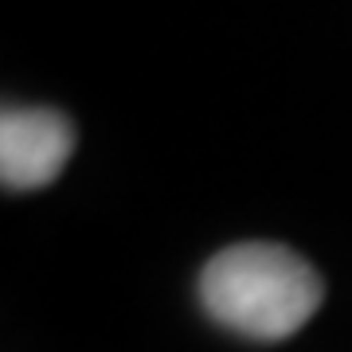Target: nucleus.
<instances>
[{
	"label": "nucleus",
	"instance_id": "2",
	"mask_svg": "<svg viewBox=\"0 0 352 352\" xmlns=\"http://www.w3.org/2000/svg\"><path fill=\"white\" fill-rule=\"evenodd\" d=\"M75 153L71 118L51 106H8L0 118V180L8 192L47 188Z\"/></svg>",
	"mask_w": 352,
	"mask_h": 352
},
{
	"label": "nucleus",
	"instance_id": "1",
	"mask_svg": "<svg viewBox=\"0 0 352 352\" xmlns=\"http://www.w3.org/2000/svg\"><path fill=\"white\" fill-rule=\"evenodd\" d=\"M325 302V282L282 243H235L200 270V305L247 340H286Z\"/></svg>",
	"mask_w": 352,
	"mask_h": 352
}]
</instances>
